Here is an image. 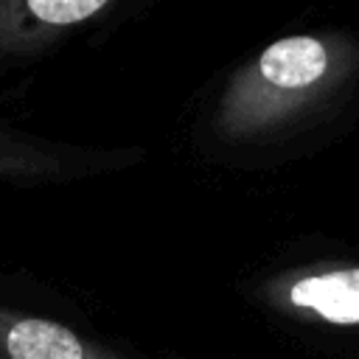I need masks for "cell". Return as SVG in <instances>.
Returning <instances> with one entry per match:
<instances>
[{
	"label": "cell",
	"instance_id": "obj_5",
	"mask_svg": "<svg viewBox=\"0 0 359 359\" xmlns=\"http://www.w3.org/2000/svg\"><path fill=\"white\" fill-rule=\"evenodd\" d=\"M269 300L289 311H309L334 325H359V266L297 272L269 283Z\"/></svg>",
	"mask_w": 359,
	"mask_h": 359
},
{
	"label": "cell",
	"instance_id": "obj_2",
	"mask_svg": "<svg viewBox=\"0 0 359 359\" xmlns=\"http://www.w3.org/2000/svg\"><path fill=\"white\" fill-rule=\"evenodd\" d=\"M137 146H84L25 132L0 121V188H34L115 174L137 165Z\"/></svg>",
	"mask_w": 359,
	"mask_h": 359
},
{
	"label": "cell",
	"instance_id": "obj_3",
	"mask_svg": "<svg viewBox=\"0 0 359 359\" xmlns=\"http://www.w3.org/2000/svg\"><path fill=\"white\" fill-rule=\"evenodd\" d=\"M118 3L121 0H0V73L39 59Z\"/></svg>",
	"mask_w": 359,
	"mask_h": 359
},
{
	"label": "cell",
	"instance_id": "obj_4",
	"mask_svg": "<svg viewBox=\"0 0 359 359\" xmlns=\"http://www.w3.org/2000/svg\"><path fill=\"white\" fill-rule=\"evenodd\" d=\"M0 359H137L36 309L0 303Z\"/></svg>",
	"mask_w": 359,
	"mask_h": 359
},
{
	"label": "cell",
	"instance_id": "obj_1",
	"mask_svg": "<svg viewBox=\"0 0 359 359\" xmlns=\"http://www.w3.org/2000/svg\"><path fill=\"white\" fill-rule=\"evenodd\" d=\"M337 48L311 34H292L244 62L222 87L208 129L227 146L255 143L280 132L337 81Z\"/></svg>",
	"mask_w": 359,
	"mask_h": 359
}]
</instances>
